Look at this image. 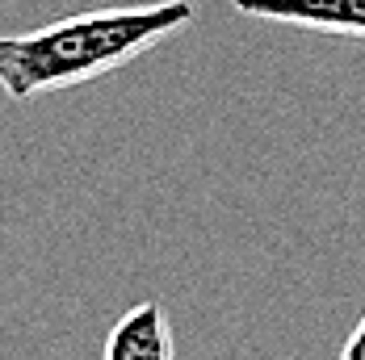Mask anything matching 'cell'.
I'll use <instances>...</instances> for the list:
<instances>
[{
    "instance_id": "obj_4",
    "label": "cell",
    "mask_w": 365,
    "mask_h": 360,
    "mask_svg": "<svg viewBox=\"0 0 365 360\" xmlns=\"http://www.w3.org/2000/svg\"><path fill=\"white\" fill-rule=\"evenodd\" d=\"M340 360H365V314H361V323L353 327V335L344 339V348H340Z\"/></svg>"
},
{
    "instance_id": "obj_3",
    "label": "cell",
    "mask_w": 365,
    "mask_h": 360,
    "mask_svg": "<svg viewBox=\"0 0 365 360\" xmlns=\"http://www.w3.org/2000/svg\"><path fill=\"white\" fill-rule=\"evenodd\" d=\"M101 360H173V331L160 302L130 306L106 335Z\"/></svg>"
},
{
    "instance_id": "obj_2",
    "label": "cell",
    "mask_w": 365,
    "mask_h": 360,
    "mask_svg": "<svg viewBox=\"0 0 365 360\" xmlns=\"http://www.w3.org/2000/svg\"><path fill=\"white\" fill-rule=\"evenodd\" d=\"M231 9L256 21L298 26L315 34L365 38V0H231Z\"/></svg>"
},
{
    "instance_id": "obj_1",
    "label": "cell",
    "mask_w": 365,
    "mask_h": 360,
    "mask_svg": "<svg viewBox=\"0 0 365 360\" xmlns=\"http://www.w3.org/2000/svg\"><path fill=\"white\" fill-rule=\"evenodd\" d=\"M197 17L189 0L113 4L59 17L30 34L0 38V88L9 101H34L42 92L76 88L84 80L110 75L147 55Z\"/></svg>"
}]
</instances>
